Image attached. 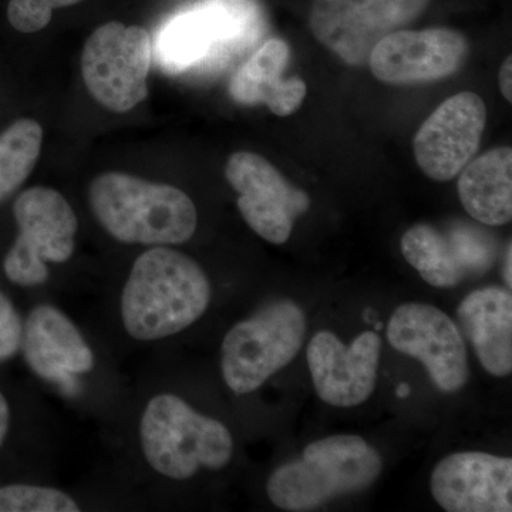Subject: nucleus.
<instances>
[{
  "instance_id": "obj_8",
  "label": "nucleus",
  "mask_w": 512,
  "mask_h": 512,
  "mask_svg": "<svg viewBox=\"0 0 512 512\" xmlns=\"http://www.w3.org/2000/svg\"><path fill=\"white\" fill-rule=\"evenodd\" d=\"M151 37L141 26L109 22L94 30L82 55V74L94 100L127 113L148 96Z\"/></svg>"
},
{
  "instance_id": "obj_24",
  "label": "nucleus",
  "mask_w": 512,
  "mask_h": 512,
  "mask_svg": "<svg viewBox=\"0 0 512 512\" xmlns=\"http://www.w3.org/2000/svg\"><path fill=\"white\" fill-rule=\"evenodd\" d=\"M23 336V313L0 288V365L19 356Z\"/></svg>"
},
{
  "instance_id": "obj_3",
  "label": "nucleus",
  "mask_w": 512,
  "mask_h": 512,
  "mask_svg": "<svg viewBox=\"0 0 512 512\" xmlns=\"http://www.w3.org/2000/svg\"><path fill=\"white\" fill-rule=\"evenodd\" d=\"M87 198L94 220L120 244L178 247L197 232V207L174 185L113 171L94 178Z\"/></svg>"
},
{
  "instance_id": "obj_17",
  "label": "nucleus",
  "mask_w": 512,
  "mask_h": 512,
  "mask_svg": "<svg viewBox=\"0 0 512 512\" xmlns=\"http://www.w3.org/2000/svg\"><path fill=\"white\" fill-rule=\"evenodd\" d=\"M289 62L291 47L285 40H266L232 77L229 96L245 106L264 104L278 117L292 116L301 109L308 89L301 77L285 79Z\"/></svg>"
},
{
  "instance_id": "obj_19",
  "label": "nucleus",
  "mask_w": 512,
  "mask_h": 512,
  "mask_svg": "<svg viewBox=\"0 0 512 512\" xmlns=\"http://www.w3.org/2000/svg\"><path fill=\"white\" fill-rule=\"evenodd\" d=\"M458 197L471 218L501 227L512 218V150L494 148L458 174Z\"/></svg>"
},
{
  "instance_id": "obj_21",
  "label": "nucleus",
  "mask_w": 512,
  "mask_h": 512,
  "mask_svg": "<svg viewBox=\"0 0 512 512\" xmlns=\"http://www.w3.org/2000/svg\"><path fill=\"white\" fill-rule=\"evenodd\" d=\"M43 128L22 119L0 134V202L8 200L35 170L42 148Z\"/></svg>"
},
{
  "instance_id": "obj_11",
  "label": "nucleus",
  "mask_w": 512,
  "mask_h": 512,
  "mask_svg": "<svg viewBox=\"0 0 512 512\" xmlns=\"http://www.w3.org/2000/svg\"><path fill=\"white\" fill-rule=\"evenodd\" d=\"M387 339L397 352L420 360L433 383L456 393L470 379L466 343L450 316L427 303H404L393 312Z\"/></svg>"
},
{
  "instance_id": "obj_25",
  "label": "nucleus",
  "mask_w": 512,
  "mask_h": 512,
  "mask_svg": "<svg viewBox=\"0 0 512 512\" xmlns=\"http://www.w3.org/2000/svg\"><path fill=\"white\" fill-rule=\"evenodd\" d=\"M16 409L9 394L0 387V454L15 433Z\"/></svg>"
},
{
  "instance_id": "obj_6",
  "label": "nucleus",
  "mask_w": 512,
  "mask_h": 512,
  "mask_svg": "<svg viewBox=\"0 0 512 512\" xmlns=\"http://www.w3.org/2000/svg\"><path fill=\"white\" fill-rule=\"evenodd\" d=\"M19 356L39 382L64 399L83 403L103 372L93 340L59 305L37 301L23 315Z\"/></svg>"
},
{
  "instance_id": "obj_22",
  "label": "nucleus",
  "mask_w": 512,
  "mask_h": 512,
  "mask_svg": "<svg viewBox=\"0 0 512 512\" xmlns=\"http://www.w3.org/2000/svg\"><path fill=\"white\" fill-rule=\"evenodd\" d=\"M83 495L37 481L0 485V512H80L89 510Z\"/></svg>"
},
{
  "instance_id": "obj_4",
  "label": "nucleus",
  "mask_w": 512,
  "mask_h": 512,
  "mask_svg": "<svg viewBox=\"0 0 512 512\" xmlns=\"http://www.w3.org/2000/svg\"><path fill=\"white\" fill-rule=\"evenodd\" d=\"M383 470L379 451L352 434L313 441L298 460L289 461L266 481V494L279 510L303 512L360 493Z\"/></svg>"
},
{
  "instance_id": "obj_27",
  "label": "nucleus",
  "mask_w": 512,
  "mask_h": 512,
  "mask_svg": "<svg viewBox=\"0 0 512 512\" xmlns=\"http://www.w3.org/2000/svg\"><path fill=\"white\" fill-rule=\"evenodd\" d=\"M503 275L505 285L508 289L512 286V244L508 242L507 249H505Z\"/></svg>"
},
{
  "instance_id": "obj_13",
  "label": "nucleus",
  "mask_w": 512,
  "mask_h": 512,
  "mask_svg": "<svg viewBox=\"0 0 512 512\" xmlns=\"http://www.w3.org/2000/svg\"><path fill=\"white\" fill-rule=\"evenodd\" d=\"M467 55L466 36L457 30L403 29L379 40L367 64L379 82L412 86L453 76Z\"/></svg>"
},
{
  "instance_id": "obj_2",
  "label": "nucleus",
  "mask_w": 512,
  "mask_h": 512,
  "mask_svg": "<svg viewBox=\"0 0 512 512\" xmlns=\"http://www.w3.org/2000/svg\"><path fill=\"white\" fill-rule=\"evenodd\" d=\"M210 276L177 247H150L110 288L111 330L128 348H164L184 335L211 308Z\"/></svg>"
},
{
  "instance_id": "obj_15",
  "label": "nucleus",
  "mask_w": 512,
  "mask_h": 512,
  "mask_svg": "<svg viewBox=\"0 0 512 512\" xmlns=\"http://www.w3.org/2000/svg\"><path fill=\"white\" fill-rule=\"evenodd\" d=\"M382 340L375 332H363L346 346L332 332L316 333L309 342V372L323 402L335 407L365 403L376 387Z\"/></svg>"
},
{
  "instance_id": "obj_28",
  "label": "nucleus",
  "mask_w": 512,
  "mask_h": 512,
  "mask_svg": "<svg viewBox=\"0 0 512 512\" xmlns=\"http://www.w3.org/2000/svg\"><path fill=\"white\" fill-rule=\"evenodd\" d=\"M410 394V387L407 384H400L399 389H397V396L399 397H407Z\"/></svg>"
},
{
  "instance_id": "obj_1",
  "label": "nucleus",
  "mask_w": 512,
  "mask_h": 512,
  "mask_svg": "<svg viewBox=\"0 0 512 512\" xmlns=\"http://www.w3.org/2000/svg\"><path fill=\"white\" fill-rule=\"evenodd\" d=\"M128 478L163 500L167 488L231 464L235 440L227 424L200 412L156 375L141 384L123 420Z\"/></svg>"
},
{
  "instance_id": "obj_14",
  "label": "nucleus",
  "mask_w": 512,
  "mask_h": 512,
  "mask_svg": "<svg viewBox=\"0 0 512 512\" xmlns=\"http://www.w3.org/2000/svg\"><path fill=\"white\" fill-rule=\"evenodd\" d=\"M404 259L434 288H454L483 275L494 264L495 245L485 232L470 225H454L448 231L417 224L403 235Z\"/></svg>"
},
{
  "instance_id": "obj_18",
  "label": "nucleus",
  "mask_w": 512,
  "mask_h": 512,
  "mask_svg": "<svg viewBox=\"0 0 512 512\" xmlns=\"http://www.w3.org/2000/svg\"><path fill=\"white\" fill-rule=\"evenodd\" d=\"M464 335L485 372L507 377L512 372V296L510 289L488 286L471 292L457 309Z\"/></svg>"
},
{
  "instance_id": "obj_5",
  "label": "nucleus",
  "mask_w": 512,
  "mask_h": 512,
  "mask_svg": "<svg viewBox=\"0 0 512 512\" xmlns=\"http://www.w3.org/2000/svg\"><path fill=\"white\" fill-rule=\"evenodd\" d=\"M12 211L18 235L3 258V276L20 291H43L52 266L73 258L79 218L63 194L42 185L23 191Z\"/></svg>"
},
{
  "instance_id": "obj_16",
  "label": "nucleus",
  "mask_w": 512,
  "mask_h": 512,
  "mask_svg": "<svg viewBox=\"0 0 512 512\" xmlns=\"http://www.w3.org/2000/svg\"><path fill=\"white\" fill-rule=\"evenodd\" d=\"M430 488L448 512H511L512 460L481 451L450 454L434 467Z\"/></svg>"
},
{
  "instance_id": "obj_7",
  "label": "nucleus",
  "mask_w": 512,
  "mask_h": 512,
  "mask_svg": "<svg viewBox=\"0 0 512 512\" xmlns=\"http://www.w3.org/2000/svg\"><path fill=\"white\" fill-rule=\"evenodd\" d=\"M306 316L292 301L266 303L225 333L220 349L221 376L232 393L261 389L301 350Z\"/></svg>"
},
{
  "instance_id": "obj_20",
  "label": "nucleus",
  "mask_w": 512,
  "mask_h": 512,
  "mask_svg": "<svg viewBox=\"0 0 512 512\" xmlns=\"http://www.w3.org/2000/svg\"><path fill=\"white\" fill-rule=\"evenodd\" d=\"M231 16L221 9H202L175 18L158 42V55L167 69L183 70L207 55L215 42L231 33Z\"/></svg>"
},
{
  "instance_id": "obj_12",
  "label": "nucleus",
  "mask_w": 512,
  "mask_h": 512,
  "mask_svg": "<svg viewBox=\"0 0 512 512\" xmlns=\"http://www.w3.org/2000/svg\"><path fill=\"white\" fill-rule=\"evenodd\" d=\"M487 109L476 93L448 97L421 124L413 140L414 158L427 177L440 183L453 180L481 146Z\"/></svg>"
},
{
  "instance_id": "obj_26",
  "label": "nucleus",
  "mask_w": 512,
  "mask_h": 512,
  "mask_svg": "<svg viewBox=\"0 0 512 512\" xmlns=\"http://www.w3.org/2000/svg\"><path fill=\"white\" fill-rule=\"evenodd\" d=\"M498 82H500V90L504 99L508 103H512V57L508 56L500 67L498 73Z\"/></svg>"
},
{
  "instance_id": "obj_9",
  "label": "nucleus",
  "mask_w": 512,
  "mask_h": 512,
  "mask_svg": "<svg viewBox=\"0 0 512 512\" xmlns=\"http://www.w3.org/2000/svg\"><path fill=\"white\" fill-rule=\"evenodd\" d=\"M431 0H312L309 26L349 66H365L383 37L409 29Z\"/></svg>"
},
{
  "instance_id": "obj_23",
  "label": "nucleus",
  "mask_w": 512,
  "mask_h": 512,
  "mask_svg": "<svg viewBox=\"0 0 512 512\" xmlns=\"http://www.w3.org/2000/svg\"><path fill=\"white\" fill-rule=\"evenodd\" d=\"M83 0H10L8 19L13 29L36 33L52 20L53 10L69 8Z\"/></svg>"
},
{
  "instance_id": "obj_10",
  "label": "nucleus",
  "mask_w": 512,
  "mask_h": 512,
  "mask_svg": "<svg viewBox=\"0 0 512 512\" xmlns=\"http://www.w3.org/2000/svg\"><path fill=\"white\" fill-rule=\"evenodd\" d=\"M225 177L238 194V210L249 228L265 241L282 245L293 224L311 208V197L289 183L266 158L238 151L228 158Z\"/></svg>"
}]
</instances>
